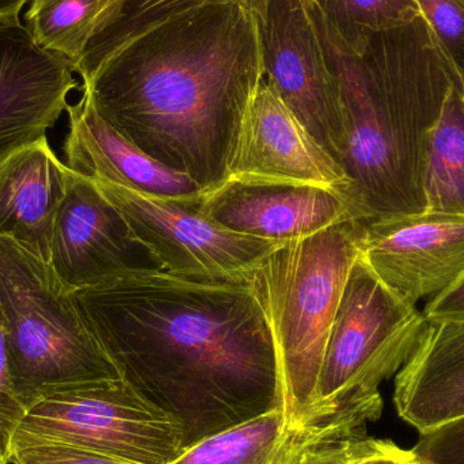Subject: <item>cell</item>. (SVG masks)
Masks as SVG:
<instances>
[{"label": "cell", "instance_id": "31", "mask_svg": "<svg viewBox=\"0 0 464 464\" xmlns=\"http://www.w3.org/2000/svg\"><path fill=\"white\" fill-rule=\"evenodd\" d=\"M305 3H314V5H318L321 3V0H304Z\"/></svg>", "mask_w": 464, "mask_h": 464}, {"label": "cell", "instance_id": "24", "mask_svg": "<svg viewBox=\"0 0 464 464\" xmlns=\"http://www.w3.org/2000/svg\"><path fill=\"white\" fill-rule=\"evenodd\" d=\"M14 464H138L89 451L81 447L37 438L27 433H14L10 447Z\"/></svg>", "mask_w": 464, "mask_h": 464}, {"label": "cell", "instance_id": "20", "mask_svg": "<svg viewBox=\"0 0 464 464\" xmlns=\"http://www.w3.org/2000/svg\"><path fill=\"white\" fill-rule=\"evenodd\" d=\"M217 3H239L259 19L269 0H124L116 18L89 44L73 70L82 82L89 81L109 57L139 35L179 14Z\"/></svg>", "mask_w": 464, "mask_h": 464}, {"label": "cell", "instance_id": "21", "mask_svg": "<svg viewBox=\"0 0 464 464\" xmlns=\"http://www.w3.org/2000/svg\"><path fill=\"white\" fill-rule=\"evenodd\" d=\"M288 425L276 409L198 441L170 464H275Z\"/></svg>", "mask_w": 464, "mask_h": 464}, {"label": "cell", "instance_id": "11", "mask_svg": "<svg viewBox=\"0 0 464 464\" xmlns=\"http://www.w3.org/2000/svg\"><path fill=\"white\" fill-rule=\"evenodd\" d=\"M362 256L409 304L449 289L464 273V218L424 214L365 222Z\"/></svg>", "mask_w": 464, "mask_h": 464}, {"label": "cell", "instance_id": "23", "mask_svg": "<svg viewBox=\"0 0 464 464\" xmlns=\"http://www.w3.org/2000/svg\"><path fill=\"white\" fill-rule=\"evenodd\" d=\"M430 34L464 87V0H417Z\"/></svg>", "mask_w": 464, "mask_h": 464}, {"label": "cell", "instance_id": "1", "mask_svg": "<svg viewBox=\"0 0 464 464\" xmlns=\"http://www.w3.org/2000/svg\"><path fill=\"white\" fill-rule=\"evenodd\" d=\"M75 299L122 381L181 427L185 450L285 411L277 340L251 276L130 273Z\"/></svg>", "mask_w": 464, "mask_h": 464}, {"label": "cell", "instance_id": "17", "mask_svg": "<svg viewBox=\"0 0 464 464\" xmlns=\"http://www.w3.org/2000/svg\"><path fill=\"white\" fill-rule=\"evenodd\" d=\"M394 403L420 433L464 416V318L428 321L395 376Z\"/></svg>", "mask_w": 464, "mask_h": 464}, {"label": "cell", "instance_id": "14", "mask_svg": "<svg viewBox=\"0 0 464 464\" xmlns=\"http://www.w3.org/2000/svg\"><path fill=\"white\" fill-rule=\"evenodd\" d=\"M75 73L21 22L0 24V158L48 135L82 87Z\"/></svg>", "mask_w": 464, "mask_h": 464}, {"label": "cell", "instance_id": "15", "mask_svg": "<svg viewBox=\"0 0 464 464\" xmlns=\"http://www.w3.org/2000/svg\"><path fill=\"white\" fill-rule=\"evenodd\" d=\"M67 108L65 165L89 179L111 182L144 195L195 200L204 190L184 174L158 163L122 138L95 111L86 89Z\"/></svg>", "mask_w": 464, "mask_h": 464}, {"label": "cell", "instance_id": "10", "mask_svg": "<svg viewBox=\"0 0 464 464\" xmlns=\"http://www.w3.org/2000/svg\"><path fill=\"white\" fill-rule=\"evenodd\" d=\"M49 265L73 291L130 273L165 270L116 207L76 171L54 223Z\"/></svg>", "mask_w": 464, "mask_h": 464}, {"label": "cell", "instance_id": "16", "mask_svg": "<svg viewBox=\"0 0 464 464\" xmlns=\"http://www.w3.org/2000/svg\"><path fill=\"white\" fill-rule=\"evenodd\" d=\"M72 177L48 136L0 158V237L49 262L54 223Z\"/></svg>", "mask_w": 464, "mask_h": 464}, {"label": "cell", "instance_id": "32", "mask_svg": "<svg viewBox=\"0 0 464 464\" xmlns=\"http://www.w3.org/2000/svg\"><path fill=\"white\" fill-rule=\"evenodd\" d=\"M419 464H421V463L419 462Z\"/></svg>", "mask_w": 464, "mask_h": 464}, {"label": "cell", "instance_id": "3", "mask_svg": "<svg viewBox=\"0 0 464 464\" xmlns=\"http://www.w3.org/2000/svg\"><path fill=\"white\" fill-rule=\"evenodd\" d=\"M340 89L343 149L340 168L360 219L425 212L424 173L430 133L457 76L422 16L371 38L354 54L307 3Z\"/></svg>", "mask_w": 464, "mask_h": 464}, {"label": "cell", "instance_id": "6", "mask_svg": "<svg viewBox=\"0 0 464 464\" xmlns=\"http://www.w3.org/2000/svg\"><path fill=\"white\" fill-rule=\"evenodd\" d=\"M427 324L422 311L395 295L360 253L327 341L313 419L381 394L379 386L400 372Z\"/></svg>", "mask_w": 464, "mask_h": 464}, {"label": "cell", "instance_id": "2", "mask_svg": "<svg viewBox=\"0 0 464 464\" xmlns=\"http://www.w3.org/2000/svg\"><path fill=\"white\" fill-rule=\"evenodd\" d=\"M262 78L256 14L239 3H217L139 35L82 89L122 138L207 193L230 177Z\"/></svg>", "mask_w": 464, "mask_h": 464}, {"label": "cell", "instance_id": "8", "mask_svg": "<svg viewBox=\"0 0 464 464\" xmlns=\"http://www.w3.org/2000/svg\"><path fill=\"white\" fill-rule=\"evenodd\" d=\"M89 179L158 256L166 272L196 277H250L256 265L280 246L226 230L207 219L198 209L200 198L173 200Z\"/></svg>", "mask_w": 464, "mask_h": 464}, {"label": "cell", "instance_id": "19", "mask_svg": "<svg viewBox=\"0 0 464 464\" xmlns=\"http://www.w3.org/2000/svg\"><path fill=\"white\" fill-rule=\"evenodd\" d=\"M124 0H30L24 26L33 40L75 67L89 44L113 22Z\"/></svg>", "mask_w": 464, "mask_h": 464}, {"label": "cell", "instance_id": "9", "mask_svg": "<svg viewBox=\"0 0 464 464\" xmlns=\"http://www.w3.org/2000/svg\"><path fill=\"white\" fill-rule=\"evenodd\" d=\"M258 24L265 78L319 146L340 162L345 139L340 89L307 3L269 0Z\"/></svg>", "mask_w": 464, "mask_h": 464}, {"label": "cell", "instance_id": "4", "mask_svg": "<svg viewBox=\"0 0 464 464\" xmlns=\"http://www.w3.org/2000/svg\"><path fill=\"white\" fill-rule=\"evenodd\" d=\"M364 232V220L337 223L278 246L251 273L277 340L289 425L315 413L324 351Z\"/></svg>", "mask_w": 464, "mask_h": 464}, {"label": "cell", "instance_id": "30", "mask_svg": "<svg viewBox=\"0 0 464 464\" xmlns=\"http://www.w3.org/2000/svg\"><path fill=\"white\" fill-rule=\"evenodd\" d=\"M10 460L7 459V458L3 457V455H0V464H8Z\"/></svg>", "mask_w": 464, "mask_h": 464}, {"label": "cell", "instance_id": "22", "mask_svg": "<svg viewBox=\"0 0 464 464\" xmlns=\"http://www.w3.org/2000/svg\"><path fill=\"white\" fill-rule=\"evenodd\" d=\"M316 7L330 32L354 54H362L373 35L421 16L417 0H321Z\"/></svg>", "mask_w": 464, "mask_h": 464}, {"label": "cell", "instance_id": "29", "mask_svg": "<svg viewBox=\"0 0 464 464\" xmlns=\"http://www.w3.org/2000/svg\"><path fill=\"white\" fill-rule=\"evenodd\" d=\"M30 0H0V24H19L22 10Z\"/></svg>", "mask_w": 464, "mask_h": 464}, {"label": "cell", "instance_id": "13", "mask_svg": "<svg viewBox=\"0 0 464 464\" xmlns=\"http://www.w3.org/2000/svg\"><path fill=\"white\" fill-rule=\"evenodd\" d=\"M198 209L226 230L278 245L345 220H362L351 200L334 189L232 179L204 193Z\"/></svg>", "mask_w": 464, "mask_h": 464}, {"label": "cell", "instance_id": "5", "mask_svg": "<svg viewBox=\"0 0 464 464\" xmlns=\"http://www.w3.org/2000/svg\"><path fill=\"white\" fill-rule=\"evenodd\" d=\"M0 314L11 384L24 411L49 390L121 379L84 321L75 291L49 262L8 237H0Z\"/></svg>", "mask_w": 464, "mask_h": 464}, {"label": "cell", "instance_id": "28", "mask_svg": "<svg viewBox=\"0 0 464 464\" xmlns=\"http://www.w3.org/2000/svg\"><path fill=\"white\" fill-rule=\"evenodd\" d=\"M352 464H419V460L413 450L408 451L392 441L378 439L368 451L360 455Z\"/></svg>", "mask_w": 464, "mask_h": 464}, {"label": "cell", "instance_id": "18", "mask_svg": "<svg viewBox=\"0 0 464 464\" xmlns=\"http://www.w3.org/2000/svg\"><path fill=\"white\" fill-rule=\"evenodd\" d=\"M425 212L464 218V87L452 83L428 141Z\"/></svg>", "mask_w": 464, "mask_h": 464}, {"label": "cell", "instance_id": "27", "mask_svg": "<svg viewBox=\"0 0 464 464\" xmlns=\"http://www.w3.org/2000/svg\"><path fill=\"white\" fill-rule=\"evenodd\" d=\"M422 314L427 321L464 318V273L449 289L430 299Z\"/></svg>", "mask_w": 464, "mask_h": 464}, {"label": "cell", "instance_id": "12", "mask_svg": "<svg viewBox=\"0 0 464 464\" xmlns=\"http://www.w3.org/2000/svg\"><path fill=\"white\" fill-rule=\"evenodd\" d=\"M228 179L327 188L345 195L356 208L343 169L286 108L265 75L243 120Z\"/></svg>", "mask_w": 464, "mask_h": 464}, {"label": "cell", "instance_id": "25", "mask_svg": "<svg viewBox=\"0 0 464 464\" xmlns=\"http://www.w3.org/2000/svg\"><path fill=\"white\" fill-rule=\"evenodd\" d=\"M413 452L421 464H464V416L420 433Z\"/></svg>", "mask_w": 464, "mask_h": 464}, {"label": "cell", "instance_id": "26", "mask_svg": "<svg viewBox=\"0 0 464 464\" xmlns=\"http://www.w3.org/2000/svg\"><path fill=\"white\" fill-rule=\"evenodd\" d=\"M24 414V408L14 392L8 373L5 332L0 314V455L10 460V447L14 433Z\"/></svg>", "mask_w": 464, "mask_h": 464}, {"label": "cell", "instance_id": "7", "mask_svg": "<svg viewBox=\"0 0 464 464\" xmlns=\"http://www.w3.org/2000/svg\"><path fill=\"white\" fill-rule=\"evenodd\" d=\"M16 430L138 464H170L185 451L181 427L122 379L49 390Z\"/></svg>", "mask_w": 464, "mask_h": 464}]
</instances>
